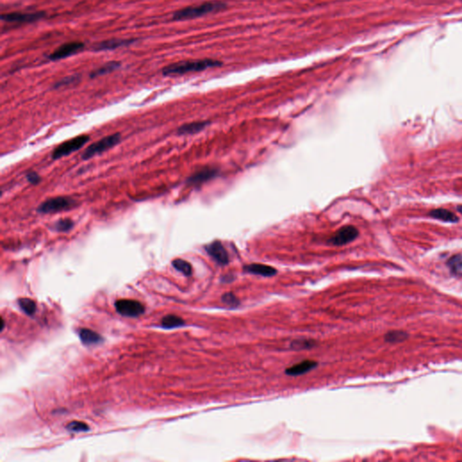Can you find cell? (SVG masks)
I'll list each match as a JSON object with an SVG mask.
<instances>
[{
    "mask_svg": "<svg viewBox=\"0 0 462 462\" xmlns=\"http://www.w3.org/2000/svg\"><path fill=\"white\" fill-rule=\"evenodd\" d=\"M67 429L70 431H74V432H82V431H87L88 430V426L84 423L83 421L79 420H73L70 422L67 425Z\"/></svg>",
    "mask_w": 462,
    "mask_h": 462,
    "instance_id": "obj_25",
    "label": "cell"
},
{
    "mask_svg": "<svg viewBox=\"0 0 462 462\" xmlns=\"http://www.w3.org/2000/svg\"><path fill=\"white\" fill-rule=\"evenodd\" d=\"M171 264H172V266H173L177 271L181 272L183 275H186V276L192 275V265H191V264H190L189 262H187V261L181 259V258H177V259L173 260Z\"/></svg>",
    "mask_w": 462,
    "mask_h": 462,
    "instance_id": "obj_20",
    "label": "cell"
},
{
    "mask_svg": "<svg viewBox=\"0 0 462 462\" xmlns=\"http://www.w3.org/2000/svg\"><path fill=\"white\" fill-rule=\"evenodd\" d=\"M75 81H77V78H76L75 76H70V77H67V78L63 79L61 82L57 83V84L55 85V87L58 88V87L65 86V85H68V84H73Z\"/></svg>",
    "mask_w": 462,
    "mask_h": 462,
    "instance_id": "obj_29",
    "label": "cell"
},
{
    "mask_svg": "<svg viewBox=\"0 0 462 462\" xmlns=\"http://www.w3.org/2000/svg\"><path fill=\"white\" fill-rule=\"evenodd\" d=\"M208 124L206 121H197L184 124L177 129V134L179 135H194L204 129Z\"/></svg>",
    "mask_w": 462,
    "mask_h": 462,
    "instance_id": "obj_15",
    "label": "cell"
},
{
    "mask_svg": "<svg viewBox=\"0 0 462 462\" xmlns=\"http://www.w3.org/2000/svg\"><path fill=\"white\" fill-rule=\"evenodd\" d=\"M18 302H19V306L21 307L22 310L24 311V312H26L27 315H33L36 312L37 305H36V302L31 299L22 298L18 301Z\"/></svg>",
    "mask_w": 462,
    "mask_h": 462,
    "instance_id": "obj_21",
    "label": "cell"
},
{
    "mask_svg": "<svg viewBox=\"0 0 462 462\" xmlns=\"http://www.w3.org/2000/svg\"><path fill=\"white\" fill-rule=\"evenodd\" d=\"M429 215L431 216V218H436V219H439L441 221H445V222H450V223H455V222H458V220H459L457 215H455L454 213L446 209L432 210L429 213Z\"/></svg>",
    "mask_w": 462,
    "mask_h": 462,
    "instance_id": "obj_16",
    "label": "cell"
},
{
    "mask_svg": "<svg viewBox=\"0 0 462 462\" xmlns=\"http://www.w3.org/2000/svg\"><path fill=\"white\" fill-rule=\"evenodd\" d=\"M205 250L207 251L209 255H210L219 265H226L229 264V254L220 241H213L205 247Z\"/></svg>",
    "mask_w": 462,
    "mask_h": 462,
    "instance_id": "obj_10",
    "label": "cell"
},
{
    "mask_svg": "<svg viewBox=\"0 0 462 462\" xmlns=\"http://www.w3.org/2000/svg\"><path fill=\"white\" fill-rule=\"evenodd\" d=\"M314 345L315 342L311 339H297L292 342L291 348L294 349H305L312 348Z\"/></svg>",
    "mask_w": 462,
    "mask_h": 462,
    "instance_id": "obj_24",
    "label": "cell"
},
{
    "mask_svg": "<svg viewBox=\"0 0 462 462\" xmlns=\"http://www.w3.org/2000/svg\"><path fill=\"white\" fill-rule=\"evenodd\" d=\"M318 363L314 360H303L301 363L296 364L293 367L286 369V374L291 377H297L301 375L305 374L307 372L315 369Z\"/></svg>",
    "mask_w": 462,
    "mask_h": 462,
    "instance_id": "obj_13",
    "label": "cell"
},
{
    "mask_svg": "<svg viewBox=\"0 0 462 462\" xmlns=\"http://www.w3.org/2000/svg\"><path fill=\"white\" fill-rule=\"evenodd\" d=\"M220 65H221V62L211 60V59L182 61L178 63H171L167 67L164 68L162 73L165 76L182 75L185 73L203 72L209 68L218 67Z\"/></svg>",
    "mask_w": 462,
    "mask_h": 462,
    "instance_id": "obj_1",
    "label": "cell"
},
{
    "mask_svg": "<svg viewBox=\"0 0 462 462\" xmlns=\"http://www.w3.org/2000/svg\"><path fill=\"white\" fill-rule=\"evenodd\" d=\"M26 180L32 184H38L41 182V177L36 171H29L26 175Z\"/></svg>",
    "mask_w": 462,
    "mask_h": 462,
    "instance_id": "obj_28",
    "label": "cell"
},
{
    "mask_svg": "<svg viewBox=\"0 0 462 462\" xmlns=\"http://www.w3.org/2000/svg\"><path fill=\"white\" fill-rule=\"evenodd\" d=\"M135 40H131V39H109L106 40L103 42H98L93 46V50L95 52H100V51H109V50H115L120 47L126 46L129 45L132 42H135Z\"/></svg>",
    "mask_w": 462,
    "mask_h": 462,
    "instance_id": "obj_12",
    "label": "cell"
},
{
    "mask_svg": "<svg viewBox=\"0 0 462 462\" xmlns=\"http://www.w3.org/2000/svg\"><path fill=\"white\" fill-rule=\"evenodd\" d=\"M73 226H74V222H73L72 219H70V218H63V219L58 220L57 222L54 224L53 229H55L58 232L64 233V232L70 231L71 229H73Z\"/></svg>",
    "mask_w": 462,
    "mask_h": 462,
    "instance_id": "obj_22",
    "label": "cell"
},
{
    "mask_svg": "<svg viewBox=\"0 0 462 462\" xmlns=\"http://www.w3.org/2000/svg\"><path fill=\"white\" fill-rule=\"evenodd\" d=\"M117 312L126 317H138L145 312V306L140 301L130 299H121L116 301Z\"/></svg>",
    "mask_w": 462,
    "mask_h": 462,
    "instance_id": "obj_6",
    "label": "cell"
},
{
    "mask_svg": "<svg viewBox=\"0 0 462 462\" xmlns=\"http://www.w3.org/2000/svg\"><path fill=\"white\" fill-rule=\"evenodd\" d=\"M89 140V136L87 135H79L70 140L65 141L52 151V159L57 160L64 156H69L72 153L78 151L80 148L86 145V143Z\"/></svg>",
    "mask_w": 462,
    "mask_h": 462,
    "instance_id": "obj_5",
    "label": "cell"
},
{
    "mask_svg": "<svg viewBox=\"0 0 462 462\" xmlns=\"http://www.w3.org/2000/svg\"><path fill=\"white\" fill-rule=\"evenodd\" d=\"M358 230L357 228L348 225L338 229L332 237V239L329 240V242L334 246H344L352 242L358 238Z\"/></svg>",
    "mask_w": 462,
    "mask_h": 462,
    "instance_id": "obj_8",
    "label": "cell"
},
{
    "mask_svg": "<svg viewBox=\"0 0 462 462\" xmlns=\"http://www.w3.org/2000/svg\"><path fill=\"white\" fill-rule=\"evenodd\" d=\"M217 174H218L217 169L207 167V168L198 171L194 174H192V176H190L187 180V183L190 185H201L203 182H208L210 179L217 176Z\"/></svg>",
    "mask_w": 462,
    "mask_h": 462,
    "instance_id": "obj_11",
    "label": "cell"
},
{
    "mask_svg": "<svg viewBox=\"0 0 462 462\" xmlns=\"http://www.w3.org/2000/svg\"><path fill=\"white\" fill-rule=\"evenodd\" d=\"M120 66V63H119V62H115V61L114 62H109V63H106L103 66L97 69L96 71L92 72L90 74V77L94 78V77H98V76H101V75H104L107 73H111Z\"/></svg>",
    "mask_w": 462,
    "mask_h": 462,
    "instance_id": "obj_19",
    "label": "cell"
},
{
    "mask_svg": "<svg viewBox=\"0 0 462 462\" xmlns=\"http://www.w3.org/2000/svg\"><path fill=\"white\" fill-rule=\"evenodd\" d=\"M245 272L250 273L253 275H262L265 277H270L276 275L277 271L274 267L269 265H262V264H251V265H245Z\"/></svg>",
    "mask_w": 462,
    "mask_h": 462,
    "instance_id": "obj_14",
    "label": "cell"
},
{
    "mask_svg": "<svg viewBox=\"0 0 462 462\" xmlns=\"http://www.w3.org/2000/svg\"><path fill=\"white\" fill-rule=\"evenodd\" d=\"M84 48V43L82 42H70L63 43L61 46L58 47L57 49L52 52L48 59L52 61H58L62 60L64 58L69 57L74 55L79 52H81Z\"/></svg>",
    "mask_w": 462,
    "mask_h": 462,
    "instance_id": "obj_9",
    "label": "cell"
},
{
    "mask_svg": "<svg viewBox=\"0 0 462 462\" xmlns=\"http://www.w3.org/2000/svg\"><path fill=\"white\" fill-rule=\"evenodd\" d=\"M221 300L225 304L231 307H237L239 304V300L232 293H226L222 295Z\"/></svg>",
    "mask_w": 462,
    "mask_h": 462,
    "instance_id": "obj_27",
    "label": "cell"
},
{
    "mask_svg": "<svg viewBox=\"0 0 462 462\" xmlns=\"http://www.w3.org/2000/svg\"><path fill=\"white\" fill-rule=\"evenodd\" d=\"M457 210H458V211H459V212L462 213V206H459V207H458V208H457Z\"/></svg>",
    "mask_w": 462,
    "mask_h": 462,
    "instance_id": "obj_30",
    "label": "cell"
},
{
    "mask_svg": "<svg viewBox=\"0 0 462 462\" xmlns=\"http://www.w3.org/2000/svg\"><path fill=\"white\" fill-rule=\"evenodd\" d=\"M45 16V13L40 11V12H34V13H23V12H12V13H6L3 14L1 16V19L3 21L8 22V23H33V22L38 21L42 19V17Z\"/></svg>",
    "mask_w": 462,
    "mask_h": 462,
    "instance_id": "obj_7",
    "label": "cell"
},
{
    "mask_svg": "<svg viewBox=\"0 0 462 462\" xmlns=\"http://www.w3.org/2000/svg\"><path fill=\"white\" fill-rule=\"evenodd\" d=\"M76 204L77 203L75 200L67 196L50 198L39 205L37 211L41 214H54L72 210L76 206Z\"/></svg>",
    "mask_w": 462,
    "mask_h": 462,
    "instance_id": "obj_3",
    "label": "cell"
},
{
    "mask_svg": "<svg viewBox=\"0 0 462 462\" xmlns=\"http://www.w3.org/2000/svg\"><path fill=\"white\" fill-rule=\"evenodd\" d=\"M406 338V334L403 332H391L385 335V340L388 342H399Z\"/></svg>",
    "mask_w": 462,
    "mask_h": 462,
    "instance_id": "obj_26",
    "label": "cell"
},
{
    "mask_svg": "<svg viewBox=\"0 0 462 462\" xmlns=\"http://www.w3.org/2000/svg\"><path fill=\"white\" fill-rule=\"evenodd\" d=\"M448 265L453 273L461 272L462 270V255L458 254L452 256V258L449 260Z\"/></svg>",
    "mask_w": 462,
    "mask_h": 462,
    "instance_id": "obj_23",
    "label": "cell"
},
{
    "mask_svg": "<svg viewBox=\"0 0 462 462\" xmlns=\"http://www.w3.org/2000/svg\"><path fill=\"white\" fill-rule=\"evenodd\" d=\"M184 324V321L182 320L181 317L176 316V315H167L164 317L162 320V326L167 329H172V328L180 327Z\"/></svg>",
    "mask_w": 462,
    "mask_h": 462,
    "instance_id": "obj_18",
    "label": "cell"
},
{
    "mask_svg": "<svg viewBox=\"0 0 462 462\" xmlns=\"http://www.w3.org/2000/svg\"><path fill=\"white\" fill-rule=\"evenodd\" d=\"M225 7H226V5L223 2H219V1H209V2L199 4V5H190V6L174 12L172 15V20L182 21V20L194 19V18L205 16L212 12L221 10Z\"/></svg>",
    "mask_w": 462,
    "mask_h": 462,
    "instance_id": "obj_2",
    "label": "cell"
},
{
    "mask_svg": "<svg viewBox=\"0 0 462 462\" xmlns=\"http://www.w3.org/2000/svg\"><path fill=\"white\" fill-rule=\"evenodd\" d=\"M79 335H80L81 340L83 341V343L85 345H88V346L98 344L102 340V337L99 334L95 333L91 330H88V329H82L80 331Z\"/></svg>",
    "mask_w": 462,
    "mask_h": 462,
    "instance_id": "obj_17",
    "label": "cell"
},
{
    "mask_svg": "<svg viewBox=\"0 0 462 462\" xmlns=\"http://www.w3.org/2000/svg\"><path fill=\"white\" fill-rule=\"evenodd\" d=\"M121 141V135L120 133H116L113 135L105 136L102 139L95 142L88 146L85 150H84L82 157L84 160H88L92 158L94 156H98L99 154H102L106 151L109 150L110 148L114 147L115 146L119 145Z\"/></svg>",
    "mask_w": 462,
    "mask_h": 462,
    "instance_id": "obj_4",
    "label": "cell"
}]
</instances>
